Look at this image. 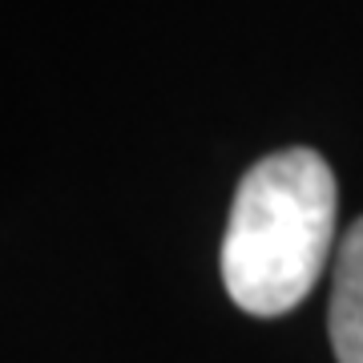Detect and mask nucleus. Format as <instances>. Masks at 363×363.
<instances>
[{"label": "nucleus", "instance_id": "1", "mask_svg": "<svg viewBox=\"0 0 363 363\" xmlns=\"http://www.w3.org/2000/svg\"><path fill=\"white\" fill-rule=\"evenodd\" d=\"M335 242V174L295 145L262 157L238 182L222 238V279L247 315L274 319L319 283Z\"/></svg>", "mask_w": 363, "mask_h": 363}, {"label": "nucleus", "instance_id": "2", "mask_svg": "<svg viewBox=\"0 0 363 363\" xmlns=\"http://www.w3.org/2000/svg\"><path fill=\"white\" fill-rule=\"evenodd\" d=\"M331 347L339 363H363V218L351 222L331 274Z\"/></svg>", "mask_w": 363, "mask_h": 363}]
</instances>
